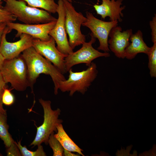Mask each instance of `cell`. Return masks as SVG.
<instances>
[{
    "mask_svg": "<svg viewBox=\"0 0 156 156\" xmlns=\"http://www.w3.org/2000/svg\"><path fill=\"white\" fill-rule=\"evenodd\" d=\"M26 64L29 86L34 93L33 87L40 74L49 75L54 84V93L58 94L60 82L66 79L60 70L52 63L38 53L33 47L24 51L21 55Z\"/></svg>",
    "mask_w": 156,
    "mask_h": 156,
    "instance_id": "cell-1",
    "label": "cell"
},
{
    "mask_svg": "<svg viewBox=\"0 0 156 156\" xmlns=\"http://www.w3.org/2000/svg\"><path fill=\"white\" fill-rule=\"evenodd\" d=\"M8 128L7 114L0 113V138L6 148L9 147L14 141L9 132Z\"/></svg>",
    "mask_w": 156,
    "mask_h": 156,
    "instance_id": "cell-18",
    "label": "cell"
},
{
    "mask_svg": "<svg viewBox=\"0 0 156 156\" xmlns=\"http://www.w3.org/2000/svg\"><path fill=\"white\" fill-rule=\"evenodd\" d=\"M57 133L54 134L64 149L71 152H77L84 156L82 153L83 150L80 148L70 138L64 129L62 123L57 127Z\"/></svg>",
    "mask_w": 156,
    "mask_h": 156,
    "instance_id": "cell-16",
    "label": "cell"
},
{
    "mask_svg": "<svg viewBox=\"0 0 156 156\" xmlns=\"http://www.w3.org/2000/svg\"><path fill=\"white\" fill-rule=\"evenodd\" d=\"M149 25L151 29V39L152 42H156V15L153 17L152 20L150 21Z\"/></svg>",
    "mask_w": 156,
    "mask_h": 156,
    "instance_id": "cell-25",
    "label": "cell"
},
{
    "mask_svg": "<svg viewBox=\"0 0 156 156\" xmlns=\"http://www.w3.org/2000/svg\"><path fill=\"white\" fill-rule=\"evenodd\" d=\"M123 0H101L100 5L94 4L93 7L97 14L104 19L109 17L111 21H117L121 22V17H123L122 11L125 8L121 6Z\"/></svg>",
    "mask_w": 156,
    "mask_h": 156,
    "instance_id": "cell-14",
    "label": "cell"
},
{
    "mask_svg": "<svg viewBox=\"0 0 156 156\" xmlns=\"http://www.w3.org/2000/svg\"><path fill=\"white\" fill-rule=\"evenodd\" d=\"M55 42L51 37L48 41L34 38L32 47L36 51L53 64L63 74L66 73L64 59L67 55L60 52L55 46Z\"/></svg>",
    "mask_w": 156,
    "mask_h": 156,
    "instance_id": "cell-10",
    "label": "cell"
},
{
    "mask_svg": "<svg viewBox=\"0 0 156 156\" xmlns=\"http://www.w3.org/2000/svg\"><path fill=\"white\" fill-rule=\"evenodd\" d=\"M26 2L28 6L41 8L50 13L57 12L58 5L54 0H22Z\"/></svg>",
    "mask_w": 156,
    "mask_h": 156,
    "instance_id": "cell-17",
    "label": "cell"
},
{
    "mask_svg": "<svg viewBox=\"0 0 156 156\" xmlns=\"http://www.w3.org/2000/svg\"><path fill=\"white\" fill-rule=\"evenodd\" d=\"M6 83L0 70V90L4 89L5 88Z\"/></svg>",
    "mask_w": 156,
    "mask_h": 156,
    "instance_id": "cell-28",
    "label": "cell"
},
{
    "mask_svg": "<svg viewBox=\"0 0 156 156\" xmlns=\"http://www.w3.org/2000/svg\"><path fill=\"white\" fill-rule=\"evenodd\" d=\"M39 101L42 105L44 111V121L42 124L37 127V132L34 140L29 146L41 144L42 143L48 144L50 135L54 131L57 132V126L62 123V120L58 118L61 111L59 108L53 110L51 106V102L49 100H44L41 98Z\"/></svg>",
    "mask_w": 156,
    "mask_h": 156,
    "instance_id": "cell-5",
    "label": "cell"
},
{
    "mask_svg": "<svg viewBox=\"0 0 156 156\" xmlns=\"http://www.w3.org/2000/svg\"><path fill=\"white\" fill-rule=\"evenodd\" d=\"M57 12L58 18L56 23L49 33L57 45V48L62 53L66 55L73 52L68 40L64 24L65 12L63 0H58Z\"/></svg>",
    "mask_w": 156,
    "mask_h": 156,
    "instance_id": "cell-12",
    "label": "cell"
},
{
    "mask_svg": "<svg viewBox=\"0 0 156 156\" xmlns=\"http://www.w3.org/2000/svg\"><path fill=\"white\" fill-rule=\"evenodd\" d=\"M150 47L147 55L148 57V67L151 77H156V42Z\"/></svg>",
    "mask_w": 156,
    "mask_h": 156,
    "instance_id": "cell-19",
    "label": "cell"
},
{
    "mask_svg": "<svg viewBox=\"0 0 156 156\" xmlns=\"http://www.w3.org/2000/svg\"><path fill=\"white\" fill-rule=\"evenodd\" d=\"M11 90L4 88L2 96L3 104L10 106L12 105L14 101V97L11 92Z\"/></svg>",
    "mask_w": 156,
    "mask_h": 156,
    "instance_id": "cell-23",
    "label": "cell"
},
{
    "mask_svg": "<svg viewBox=\"0 0 156 156\" xmlns=\"http://www.w3.org/2000/svg\"><path fill=\"white\" fill-rule=\"evenodd\" d=\"M4 8L24 24H38L57 21L50 13L27 5L22 0H6Z\"/></svg>",
    "mask_w": 156,
    "mask_h": 156,
    "instance_id": "cell-2",
    "label": "cell"
},
{
    "mask_svg": "<svg viewBox=\"0 0 156 156\" xmlns=\"http://www.w3.org/2000/svg\"><path fill=\"white\" fill-rule=\"evenodd\" d=\"M2 1H0V8L2 7L3 6L2 5Z\"/></svg>",
    "mask_w": 156,
    "mask_h": 156,
    "instance_id": "cell-31",
    "label": "cell"
},
{
    "mask_svg": "<svg viewBox=\"0 0 156 156\" xmlns=\"http://www.w3.org/2000/svg\"><path fill=\"white\" fill-rule=\"evenodd\" d=\"M2 156V155L0 153V156Z\"/></svg>",
    "mask_w": 156,
    "mask_h": 156,
    "instance_id": "cell-34",
    "label": "cell"
},
{
    "mask_svg": "<svg viewBox=\"0 0 156 156\" xmlns=\"http://www.w3.org/2000/svg\"><path fill=\"white\" fill-rule=\"evenodd\" d=\"M86 21L82 25L89 28L91 31V33L99 40V45L98 49L109 52L110 51L108 43L109 34L112 29L118 25V21H102L88 11L86 12Z\"/></svg>",
    "mask_w": 156,
    "mask_h": 156,
    "instance_id": "cell-8",
    "label": "cell"
},
{
    "mask_svg": "<svg viewBox=\"0 0 156 156\" xmlns=\"http://www.w3.org/2000/svg\"><path fill=\"white\" fill-rule=\"evenodd\" d=\"M63 156H80L71 153V152L69 151L64 149L63 153Z\"/></svg>",
    "mask_w": 156,
    "mask_h": 156,
    "instance_id": "cell-29",
    "label": "cell"
},
{
    "mask_svg": "<svg viewBox=\"0 0 156 156\" xmlns=\"http://www.w3.org/2000/svg\"><path fill=\"white\" fill-rule=\"evenodd\" d=\"M6 0H0V1H5Z\"/></svg>",
    "mask_w": 156,
    "mask_h": 156,
    "instance_id": "cell-33",
    "label": "cell"
},
{
    "mask_svg": "<svg viewBox=\"0 0 156 156\" xmlns=\"http://www.w3.org/2000/svg\"><path fill=\"white\" fill-rule=\"evenodd\" d=\"M90 40L82 44L81 47L75 52L68 55L64 59V65L66 72L74 66L81 63L85 64L88 67L92 61L100 57H107L110 55L109 52L102 53L94 49L92 44L96 41V38L91 34Z\"/></svg>",
    "mask_w": 156,
    "mask_h": 156,
    "instance_id": "cell-7",
    "label": "cell"
},
{
    "mask_svg": "<svg viewBox=\"0 0 156 156\" xmlns=\"http://www.w3.org/2000/svg\"><path fill=\"white\" fill-rule=\"evenodd\" d=\"M16 17L5 9L3 7L0 8V23L14 22Z\"/></svg>",
    "mask_w": 156,
    "mask_h": 156,
    "instance_id": "cell-22",
    "label": "cell"
},
{
    "mask_svg": "<svg viewBox=\"0 0 156 156\" xmlns=\"http://www.w3.org/2000/svg\"><path fill=\"white\" fill-rule=\"evenodd\" d=\"M0 71L6 83H10L13 89L23 91L29 87L27 65L21 55L5 60Z\"/></svg>",
    "mask_w": 156,
    "mask_h": 156,
    "instance_id": "cell-3",
    "label": "cell"
},
{
    "mask_svg": "<svg viewBox=\"0 0 156 156\" xmlns=\"http://www.w3.org/2000/svg\"><path fill=\"white\" fill-rule=\"evenodd\" d=\"M6 27V23H0V43L2 35Z\"/></svg>",
    "mask_w": 156,
    "mask_h": 156,
    "instance_id": "cell-27",
    "label": "cell"
},
{
    "mask_svg": "<svg viewBox=\"0 0 156 156\" xmlns=\"http://www.w3.org/2000/svg\"><path fill=\"white\" fill-rule=\"evenodd\" d=\"M12 31L7 25L2 35L0 43V52L5 60H10L19 56L21 53L33 46L34 38L31 36L23 34L20 39L15 42L8 41L6 35Z\"/></svg>",
    "mask_w": 156,
    "mask_h": 156,
    "instance_id": "cell-9",
    "label": "cell"
},
{
    "mask_svg": "<svg viewBox=\"0 0 156 156\" xmlns=\"http://www.w3.org/2000/svg\"><path fill=\"white\" fill-rule=\"evenodd\" d=\"M22 156H45V153L44 151L42 146L40 145L38 146V148L35 151H33L28 150L25 146H23L21 144V140L16 142Z\"/></svg>",
    "mask_w": 156,
    "mask_h": 156,
    "instance_id": "cell-20",
    "label": "cell"
},
{
    "mask_svg": "<svg viewBox=\"0 0 156 156\" xmlns=\"http://www.w3.org/2000/svg\"><path fill=\"white\" fill-rule=\"evenodd\" d=\"M5 60V58L1 54L0 52V70L2 67Z\"/></svg>",
    "mask_w": 156,
    "mask_h": 156,
    "instance_id": "cell-30",
    "label": "cell"
},
{
    "mask_svg": "<svg viewBox=\"0 0 156 156\" xmlns=\"http://www.w3.org/2000/svg\"><path fill=\"white\" fill-rule=\"evenodd\" d=\"M68 72V78L60 82L59 89L63 92H69L70 96L76 92L84 94L96 77L98 72L96 64L93 62L85 70L74 72L71 68Z\"/></svg>",
    "mask_w": 156,
    "mask_h": 156,
    "instance_id": "cell-4",
    "label": "cell"
},
{
    "mask_svg": "<svg viewBox=\"0 0 156 156\" xmlns=\"http://www.w3.org/2000/svg\"><path fill=\"white\" fill-rule=\"evenodd\" d=\"M6 148V152L7 156H22L21 152L15 141L12 143L9 147Z\"/></svg>",
    "mask_w": 156,
    "mask_h": 156,
    "instance_id": "cell-24",
    "label": "cell"
},
{
    "mask_svg": "<svg viewBox=\"0 0 156 156\" xmlns=\"http://www.w3.org/2000/svg\"><path fill=\"white\" fill-rule=\"evenodd\" d=\"M129 41L131 42L126 48L125 51V57L128 60L134 59L139 53H142L147 55L150 47L144 42L143 34L138 30L131 36Z\"/></svg>",
    "mask_w": 156,
    "mask_h": 156,
    "instance_id": "cell-15",
    "label": "cell"
},
{
    "mask_svg": "<svg viewBox=\"0 0 156 156\" xmlns=\"http://www.w3.org/2000/svg\"><path fill=\"white\" fill-rule=\"evenodd\" d=\"M54 134V132H53L50 135L48 142L53 150V156H63L64 148L59 141L55 138Z\"/></svg>",
    "mask_w": 156,
    "mask_h": 156,
    "instance_id": "cell-21",
    "label": "cell"
},
{
    "mask_svg": "<svg viewBox=\"0 0 156 156\" xmlns=\"http://www.w3.org/2000/svg\"><path fill=\"white\" fill-rule=\"evenodd\" d=\"M72 3V0H66Z\"/></svg>",
    "mask_w": 156,
    "mask_h": 156,
    "instance_id": "cell-32",
    "label": "cell"
},
{
    "mask_svg": "<svg viewBox=\"0 0 156 156\" xmlns=\"http://www.w3.org/2000/svg\"><path fill=\"white\" fill-rule=\"evenodd\" d=\"M4 89L0 90V113L6 114V110L5 109L3 106L2 101V96Z\"/></svg>",
    "mask_w": 156,
    "mask_h": 156,
    "instance_id": "cell-26",
    "label": "cell"
},
{
    "mask_svg": "<svg viewBox=\"0 0 156 156\" xmlns=\"http://www.w3.org/2000/svg\"><path fill=\"white\" fill-rule=\"evenodd\" d=\"M57 21L38 24H28L9 22L7 26L12 30H15L16 37H20L23 34H28L34 38L46 41L50 40L51 36L49 33L55 26Z\"/></svg>",
    "mask_w": 156,
    "mask_h": 156,
    "instance_id": "cell-11",
    "label": "cell"
},
{
    "mask_svg": "<svg viewBox=\"0 0 156 156\" xmlns=\"http://www.w3.org/2000/svg\"><path fill=\"white\" fill-rule=\"evenodd\" d=\"M65 12L64 24L69 36V43L73 50L75 47L86 42V36L81 30L82 24L87 20L81 12H77L71 3L63 0Z\"/></svg>",
    "mask_w": 156,
    "mask_h": 156,
    "instance_id": "cell-6",
    "label": "cell"
},
{
    "mask_svg": "<svg viewBox=\"0 0 156 156\" xmlns=\"http://www.w3.org/2000/svg\"><path fill=\"white\" fill-rule=\"evenodd\" d=\"M133 34L132 29L122 31L121 27L117 25L111 30L108 40L109 48L118 58L124 59L125 51L129 44L130 37Z\"/></svg>",
    "mask_w": 156,
    "mask_h": 156,
    "instance_id": "cell-13",
    "label": "cell"
}]
</instances>
